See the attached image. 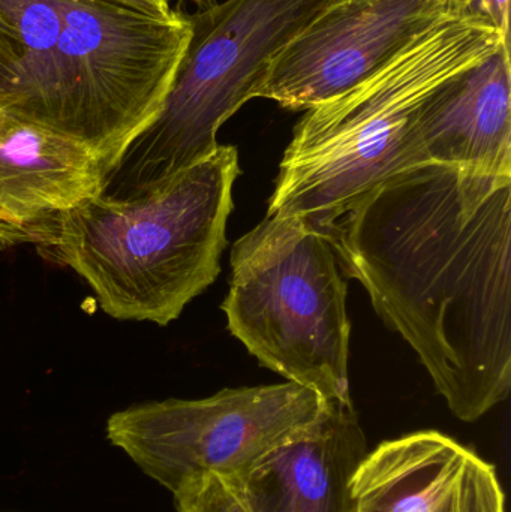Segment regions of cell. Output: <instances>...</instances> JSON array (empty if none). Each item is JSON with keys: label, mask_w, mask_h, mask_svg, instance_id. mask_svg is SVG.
<instances>
[{"label": "cell", "mask_w": 511, "mask_h": 512, "mask_svg": "<svg viewBox=\"0 0 511 512\" xmlns=\"http://www.w3.org/2000/svg\"><path fill=\"white\" fill-rule=\"evenodd\" d=\"M20 56L0 42V101L8 95L17 77Z\"/></svg>", "instance_id": "2e32d148"}, {"label": "cell", "mask_w": 511, "mask_h": 512, "mask_svg": "<svg viewBox=\"0 0 511 512\" xmlns=\"http://www.w3.org/2000/svg\"><path fill=\"white\" fill-rule=\"evenodd\" d=\"M239 173L236 147L219 144L149 197L86 198L36 246L83 277L111 318L165 327L221 271Z\"/></svg>", "instance_id": "7a4b0ae2"}, {"label": "cell", "mask_w": 511, "mask_h": 512, "mask_svg": "<svg viewBox=\"0 0 511 512\" xmlns=\"http://www.w3.org/2000/svg\"><path fill=\"white\" fill-rule=\"evenodd\" d=\"M222 310L261 366L324 402H351L344 268L329 237L305 219L266 216L234 243Z\"/></svg>", "instance_id": "5b68a950"}, {"label": "cell", "mask_w": 511, "mask_h": 512, "mask_svg": "<svg viewBox=\"0 0 511 512\" xmlns=\"http://www.w3.org/2000/svg\"><path fill=\"white\" fill-rule=\"evenodd\" d=\"M119 5L128 6L135 11L146 12L156 17H170L176 9L171 8V0H111Z\"/></svg>", "instance_id": "e0dca14e"}, {"label": "cell", "mask_w": 511, "mask_h": 512, "mask_svg": "<svg viewBox=\"0 0 511 512\" xmlns=\"http://www.w3.org/2000/svg\"><path fill=\"white\" fill-rule=\"evenodd\" d=\"M57 81L45 128L105 168L161 110L191 36L188 14L156 17L111 0H62Z\"/></svg>", "instance_id": "8992f818"}, {"label": "cell", "mask_w": 511, "mask_h": 512, "mask_svg": "<svg viewBox=\"0 0 511 512\" xmlns=\"http://www.w3.org/2000/svg\"><path fill=\"white\" fill-rule=\"evenodd\" d=\"M350 501L351 512H506L494 466L435 430L368 451L351 478Z\"/></svg>", "instance_id": "9c48e42d"}, {"label": "cell", "mask_w": 511, "mask_h": 512, "mask_svg": "<svg viewBox=\"0 0 511 512\" xmlns=\"http://www.w3.org/2000/svg\"><path fill=\"white\" fill-rule=\"evenodd\" d=\"M467 14L459 0H336L273 56L252 98L311 110L389 65L426 33Z\"/></svg>", "instance_id": "ba28073f"}, {"label": "cell", "mask_w": 511, "mask_h": 512, "mask_svg": "<svg viewBox=\"0 0 511 512\" xmlns=\"http://www.w3.org/2000/svg\"><path fill=\"white\" fill-rule=\"evenodd\" d=\"M216 3H218V0H179V9L177 11H180V8L186 5L195 6L197 11H206V9L215 6Z\"/></svg>", "instance_id": "d6986e66"}, {"label": "cell", "mask_w": 511, "mask_h": 512, "mask_svg": "<svg viewBox=\"0 0 511 512\" xmlns=\"http://www.w3.org/2000/svg\"><path fill=\"white\" fill-rule=\"evenodd\" d=\"M173 496L177 512H251L236 490L216 475L189 481Z\"/></svg>", "instance_id": "5bb4252c"}, {"label": "cell", "mask_w": 511, "mask_h": 512, "mask_svg": "<svg viewBox=\"0 0 511 512\" xmlns=\"http://www.w3.org/2000/svg\"><path fill=\"white\" fill-rule=\"evenodd\" d=\"M326 403L294 382L228 388L200 400L131 406L105 427L113 447L147 477L176 493L216 475L231 481L315 423Z\"/></svg>", "instance_id": "52a82bcc"}, {"label": "cell", "mask_w": 511, "mask_h": 512, "mask_svg": "<svg viewBox=\"0 0 511 512\" xmlns=\"http://www.w3.org/2000/svg\"><path fill=\"white\" fill-rule=\"evenodd\" d=\"M467 14H479L500 27L509 30V0H459Z\"/></svg>", "instance_id": "9a60e30c"}, {"label": "cell", "mask_w": 511, "mask_h": 512, "mask_svg": "<svg viewBox=\"0 0 511 512\" xmlns=\"http://www.w3.org/2000/svg\"><path fill=\"white\" fill-rule=\"evenodd\" d=\"M0 42L6 45V47L11 48L14 53H17L21 60L23 53H21V45L20 41H18L17 33L9 26L8 21L3 20L2 17H0ZM18 65H20V63H18Z\"/></svg>", "instance_id": "ac0fdd59"}, {"label": "cell", "mask_w": 511, "mask_h": 512, "mask_svg": "<svg viewBox=\"0 0 511 512\" xmlns=\"http://www.w3.org/2000/svg\"><path fill=\"white\" fill-rule=\"evenodd\" d=\"M320 231L459 420L509 397L511 176L417 165Z\"/></svg>", "instance_id": "6da1fadb"}, {"label": "cell", "mask_w": 511, "mask_h": 512, "mask_svg": "<svg viewBox=\"0 0 511 512\" xmlns=\"http://www.w3.org/2000/svg\"><path fill=\"white\" fill-rule=\"evenodd\" d=\"M413 141L425 164L511 176L510 39L429 93Z\"/></svg>", "instance_id": "7c38bea8"}, {"label": "cell", "mask_w": 511, "mask_h": 512, "mask_svg": "<svg viewBox=\"0 0 511 512\" xmlns=\"http://www.w3.org/2000/svg\"><path fill=\"white\" fill-rule=\"evenodd\" d=\"M366 454L353 402H327L308 429L224 481L251 512H351V478Z\"/></svg>", "instance_id": "8fae6325"}, {"label": "cell", "mask_w": 511, "mask_h": 512, "mask_svg": "<svg viewBox=\"0 0 511 512\" xmlns=\"http://www.w3.org/2000/svg\"><path fill=\"white\" fill-rule=\"evenodd\" d=\"M336 0H225L188 14L191 36L155 119L102 173L99 197L129 203L215 153L276 53Z\"/></svg>", "instance_id": "277c9868"}, {"label": "cell", "mask_w": 511, "mask_h": 512, "mask_svg": "<svg viewBox=\"0 0 511 512\" xmlns=\"http://www.w3.org/2000/svg\"><path fill=\"white\" fill-rule=\"evenodd\" d=\"M0 17L17 33L23 53L0 108L45 126L56 90L62 0H0Z\"/></svg>", "instance_id": "4fadbf2b"}, {"label": "cell", "mask_w": 511, "mask_h": 512, "mask_svg": "<svg viewBox=\"0 0 511 512\" xmlns=\"http://www.w3.org/2000/svg\"><path fill=\"white\" fill-rule=\"evenodd\" d=\"M510 32L464 14L426 33L377 74L306 111L279 168L267 216L323 230L384 180L425 164L417 111L447 78L494 53Z\"/></svg>", "instance_id": "3957f363"}, {"label": "cell", "mask_w": 511, "mask_h": 512, "mask_svg": "<svg viewBox=\"0 0 511 512\" xmlns=\"http://www.w3.org/2000/svg\"><path fill=\"white\" fill-rule=\"evenodd\" d=\"M102 173L83 144L0 108V248L38 245L62 213L99 195Z\"/></svg>", "instance_id": "30bf717a"}]
</instances>
